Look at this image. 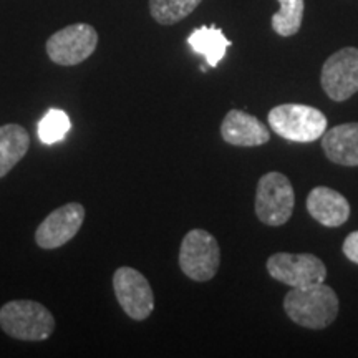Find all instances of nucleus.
Instances as JSON below:
<instances>
[{
    "mask_svg": "<svg viewBox=\"0 0 358 358\" xmlns=\"http://www.w3.org/2000/svg\"><path fill=\"white\" fill-rule=\"evenodd\" d=\"M221 136L227 145L239 148L261 146L271 141V131L257 116L243 110H231L221 124Z\"/></svg>",
    "mask_w": 358,
    "mask_h": 358,
    "instance_id": "9b49d317",
    "label": "nucleus"
},
{
    "mask_svg": "<svg viewBox=\"0 0 358 358\" xmlns=\"http://www.w3.org/2000/svg\"><path fill=\"white\" fill-rule=\"evenodd\" d=\"M307 211L325 227H338L350 217V204L338 191L327 186H317L307 196Z\"/></svg>",
    "mask_w": 358,
    "mask_h": 358,
    "instance_id": "f8f14e48",
    "label": "nucleus"
},
{
    "mask_svg": "<svg viewBox=\"0 0 358 358\" xmlns=\"http://www.w3.org/2000/svg\"><path fill=\"white\" fill-rule=\"evenodd\" d=\"M342 250L348 261L353 264H358V231H353L345 237V241H343V245H342Z\"/></svg>",
    "mask_w": 358,
    "mask_h": 358,
    "instance_id": "6ab92c4d",
    "label": "nucleus"
},
{
    "mask_svg": "<svg viewBox=\"0 0 358 358\" xmlns=\"http://www.w3.org/2000/svg\"><path fill=\"white\" fill-rule=\"evenodd\" d=\"M266 267L272 279L290 289L322 284L327 279L325 264L313 254L277 252L267 259Z\"/></svg>",
    "mask_w": 358,
    "mask_h": 358,
    "instance_id": "423d86ee",
    "label": "nucleus"
},
{
    "mask_svg": "<svg viewBox=\"0 0 358 358\" xmlns=\"http://www.w3.org/2000/svg\"><path fill=\"white\" fill-rule=\"evenodd\" d=\"M30 148V134L17 123L0 127V179L6 178Z\"/></svg>",
    "mask_w": 358,
    "mask_h": 358,
    "instance_id": "4468645a",
    "label": "nucleus"
},
{
    "mask_svg": "<svg viewBox=\"0 0 358 358\" xmlns=\"http://www.w3.org/2000/svg\"><path fill=\"white\" fill-rule=\"evenodd\" d=\"M295 194L290 179L279 171L266 173L256 189V214L266 226L279 227L292 217Z\"/></svg>",
    "mask_w": 358,
    "mask_h": 358,
    "instance_id": "20e7f679",
    "label": "nucleus"
},
{
    "mask_svg": "<svg viewBox=\"0 0 358 358\" xmlns=\"http://www.w3.org/2000/svg\"><path fill=\"white\" fill-rule=\"evenodd\" d=\"M203 0H150L151 17L161 25H174L191 15Z\"/></svg>",
    "mask_w": 358,
    "mask_h": 358,
    "instance_id": "f3484780",
    "label": "nucleus"
},
{
    "mask_svg": "<svg viewBox=\"0 0 358 358\" xmlns=\"http://www.w3.org/2000/svg\"><path fill=\"white\" fill-rule=\"evenodd\" d=\"M98 45V34L88 24H73L58 30L47 40V55L53 64L73 66L93 55Z\"/></svg>",
    "mask_w": 358,
    "mask_h": 358,
    "instance_id": "0eeeda50",
    "label": "nucleus"
},
{
    "mask_svg": "<svg viewBox=\"0 0 358 358\" xmlns=\"http://www.w3.org/2000/svg\"><path fill=\"white\" fill-rule=\"evenodd\" d=\"M284 310L294 324L322 330L337 319L338 297L335 290L324 282L307 287H295L285 294Z\"/></svg>",
    "mask_w": 358,
    "mask_h": 358,
    "instance_id": "f257e3e1",
    "label": "nucleus"
},
{
    "mask_svg": "<svg viewBox=\"0 0 358 358\" xmlns=\"http://www.w3.org/2000/svg\"><path fill=\"white\" fill-rule=\"evenodd\" d=\"M221 249L211 232L192 229L187 232L179 249V267L186 277L196 282H208L217 274Z\"/></svg>",
    "mask_w": 358,
    "mask_h": 358,
    "instance_id": "39448f33",
    "label": "nucleus"
},
{
    "mask_svg": "<svg viewBox=\"0 0 358 358\" xmlns=\"http://www.w3.org/2000/svg\"><path fill=\"white\" fill-rule=\"evenodd\" d=\"M85 221V208L80 203H69L55 209L43 219L35 231L38 248L52 250L70 243L78 234Z\"/></svg>",
    "mask_w": 358,
    "mask_h": 358,
    "instance_id": "9d476101",
    "label": "nucleus"
},
{
    "mask_svg": "<svg viewBox=\"0 0 358 358\" xmlns=\"http://www.w3.org/2000/svg\"><path fill=\"white\" fill-rule=\"evenodd\" d=\"M322 150L340 166H358V123H343L322 134Z\"/></svg>",
    "mask_w": 358,
    "mask_h": 358,
    "instance_id": "ddd939ff",
    "label": "nucleus"
},
{
    "mask_svg": "<svg viewBox=\"0 0 358 358\" xmlns=\"http://www.w3.org/2000/svg\"><path fill=\"white\" fill-rule=\"evenodd\" d=\"M268 127L280 138L294 143H312L327 131V116L313 106L302 103H284L267 115Z\"/></svg>",
    "mask_w": 358,
    "mask_h": 358,
    "instance_id": "7ed1b4c3",
    "label": "nucleus"
},
{
    "mask_svg": "<svg viewBox=\"0 0 358 358\" xmlns=\"http://www.w3.org/2000/svg\"><path fill=\"white\" fill-rule=\"evenodd\" d=\"M325 95L334 101H345L358 92V48L345 47L325 60L320 73Z\"/></svg>",
    "mask_w": 358,
    "mask_h": 358,
    "instance_id": "1a4fd4ad",
    "label": "nucleus"
},
{
    "mask_svg": "<svg viewBox=\"0 0 358 358\" xmlns=\"http://www.w3.org/2000/svg\"><path fill=\"white\" fill-rule=\"evenodd\" d=\"M279 12L272 15V29L280 37H292L301 30L306 2L303 0H277Z\"/></svg>",
    "mask_w": 358,
    "mask_h": 358,
    "instance_id": "dca6fc26",
    "label": "nucleus"
},
{
    "mask_svg": "<svg viewBox=\"0 0 358 358\" xmlns=\"http://www.w3.org/2000/svg\"><path fill=\"white\" fill-rule=\"evenodd\" d=\"M0 329L8 337L25 342H43L55 330L52 312L35 301H10L0 308Z\"/></svg>",
    "mask_w": 358,
    "mask_h": 358,
    "instance_id": "f03ea898",
    "label": "nucleus"
},
{
    "mask_svg": "<svg viewBox=\"0 0 358 358\" xmlns=\"http://www.w3.org/2000/svg\"><path fill=\"white\" fill-rule=\"evenodd\" d=\"M70 118L65 111L50 110L40 120L38 123V138L47 145L60 141L69 133Z\"/></svg>",
    "mask_w": 358,
    "mask_h": 358,
    "instance_id": "a211bd4d",
    "label": "nucleus"
},
{
    "mask_svg": "<svg viewBox=\"0 0 358 358\" xmlns=\"http://www.w3.org/2000/svg\"><path fill=\"white\" fill-rule=\"evenodd\" d=\"M116 301L129 319L143 322L155 310V294L150 282L133 267H120L113 274Z\"/></svg>",
    "mask_w": 358,
    "mask_h": 358,
    "instance_id": "6e6552de",
    "label": "nucleus"
},
{
    "mask_svg": "<svg viewBox=\"0 0 358 358\" xmlns=\"http://www.w3.org/2000/svg\"><path fill=\"white\" fill-rule=\"evenodd\" d=\"M189 47L199 55L206 58V64L211 69H216L219 62L226 57L227 48L232 42L226 38V35L216 25H203L199 29H194L187 37Z\"/></svg>",
    "mask_w": 358,
    "mask_h": 358,
    "instance_id": "2eb2a0df",
    "label": "nucleus"
}]
</instances>
